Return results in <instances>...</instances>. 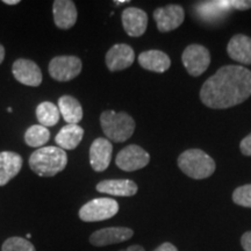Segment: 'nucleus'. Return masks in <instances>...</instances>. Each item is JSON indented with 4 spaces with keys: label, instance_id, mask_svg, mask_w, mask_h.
<instances>
[{
    "label": "nucleus",
    "instance_id": "1",
    "mask_svg": "<svg viewBox=\"0 0 251 251\" xmlns=\"http://www.w3.org/2000/svg\"><path fill=\"white\" fill-rule=\"evenodd\" d=\"M251 96V71L240 65H226L209 77L200 90V99L209 108L236 106Z\"/></svg>",
    "mask_w": 251,
    "mask_h": 251
},
{
    "label": "nucleus",
    "instance_id": "2",
    "mask_svg": "<svg viewBox=\"0 0 251 251\" xmlns=\"http://www.w3.org/2000/svg\"><path fill=\"white\" fill-rule=\"evenodd\" d=\"M68 156L58 147H42L29 157L30 169L41 177H54L65 169Z\"/></svg>",
    "mask_w": 251,
    "mask_h": 251
},
{
    "label": "nucleus",
    "instance_id": "3",
    "mask_svg": "<svg viewBox=\"0 0 251 251\" xmlns=\"http://www.w3.org/2000/svg\"><path fill=\"white\" fill-rule=\"evenodd\" d=\"M100 125L107 140L117 143L130 139L135 130L134 119L125 112H102L100 115Z\"/></svg>",
    "mask_w": 251,
    "mask_h": 251
},
{
    "label": "nucleus",
    "instance_id": "4",
    "mask_svg": "<svg viewBox=\"0 0 251 251\" xmlns=\"http://www.w3.org/2000/svg\"><path fill=\"white\" fill-rule=\"evenodd\" d=\"M178 166L185 175L193 179H205L215 171V162L200 149H190L178 157Z\"/></svg>",
    "mask_w": 251,
    "mask_h": 251
},
{
    "label": "nucleus",
    "instance_id": "5",
    "mask_svg": "<svg viewBox=\"0 0 251 251\" xmlns=\"http://www.w3.org/2000/svg\"><path fill=\"white\" fill-rule=\"evenodd\" d=\"M119 203L111 198H97L86 202L79 209V218L84 222L105 221L117 215Z\"/></svg>",
    "mask_w": 251,
    "mask_h": 251
},
{
    "label": "nucleus",
    "instance_id": "6",
    "mask_svg": "<svg viewBox=\"0 0 251 251\" xmlns=\"http://www.w3.org/2000/svg\"><path fill=\"white\" fill-rule=\"evenodd\" d=\"M181 61L191 76L199 77L208 69L211 54L208 49L201 45H190L184 50Z\"/></svg>",
    "mask_w": 251,
    "mask_h": 251
},
{
    "label": "nucleus",
    "instance_id": "7",
    "mask_svg": "<svg viewBox=\"0 0 251 251\" xmlns=\"http://www.w3.org/2000/svg\"><path fill=\"white\" fill-rule=\"evenodd\" d=\"M48 69L52 79L69 81L80 74L83 63L77 56H57L50 61Z\"/></svg>",
    "mask_w": 251,
    "mask_h": 251
},
{
    "label": "nucleus",
    "instance_id": "8",
    "mask_svg": "<svg viewBox=\"0 0 251 251\" xmlns=\"http://www.w3.org/2000/svg\"><path fill=\"white\" fill-rule=\"evenodd\" d=\"M150 162V155L143 148L136 144L126 147L118 153L115 164L121 170L133 172L143 169Z\"/></svg>",
    "mask_w": 251,
    "mask_h": 251
},
{
    "label": "nucleus",
    "instance_id": "9",
    "mask_svg": "<svg viewBox=\"0 0 251 251\" xmlns=\"http://www.w3.org/2000/svg\"><path fill=\"white\" fill-rule=\"evenodd\" d=\"M153 19L158 30L161 33H168L181 26L185 19V11L180 5H168L155 9Z\"/></svg>",
    "mask_w": 251,
    "mask_h": 251
},
{
    "label": "nucleus",
    "instance_id": "10",
    "mask_svg": "<svg viewBox=\"0 0 251 251\" xmlns=\"http://www.w3.org/2000/svg\"><path fill=\"white\" fill-rule=\"evenodd\" d=\"M12 72L15 79L26 86L37 87L42 83V71L39 65L30 59H17L13 63Z\"/></svg>",
    "mask_w": 251,
    "mask_h": 251
},
{
    "label": "nucleus",
    "instance_id": "11",
    "mask_svg": "<svg viewBox=\"0 0 251 251\" xmlns=\"http://www.w3.org/2000/svg\"><path fill=\"white\" fill-rule=\"evenodd\" d=\"M134 231L127 227H108L94 231L89 241L94 247H107L126 242L133 237Z\"/></svg>",
    "mask_w": 251,
    "mask_h": 251
},
{
    "label": "nucleus",
    "instance_id": "12",
    "mask_svg": "<svg viewBox=\"0 0 251 251\" xmlns=\"http://www.w3.org/2000/svg\"><path fill=\"white\" fill-rule=\"evenodd\" d=\"M113 146L107 139L98 137L90 147V164L96 172H102L109 166L112 159Z\"/></svg>",
    "mask_w": 251,
    "mask_h": 251
},
{
    "label": "nucleus",
    "instance_id": "13",
    "mask_svg": "<svg viewBox=\"0 0 251 251\" xmlns=\"http://www.w3.org/2000/svg\"><path fill=\"white\" fill-rule=\"evenodd\" d=\"M122 25L126 33L131 37H140L146 33L148 27V15L143 9L128 7L122 12Z\"/></svg>",
    "mask_w": 251,
    "mask_h": 251
},
{
    "label": "nucleus",
    "instance_id": "14",
    "mask_svg": "<svg viewBox=\"0 0 251 251\" xmlns=\"http://www.w3.org/2000/svg\"><path fill=\"white\" fill-rule=\"evenodd\" d=\"M135 61V52L125 43L113 46L106 54V65L109 71H121L129 68Z\"/></svg>",
    "mask_w": 251,
    "mask_h": 251
},
{
    "label": "nucleus",
    "instance_id": "15",
    "mask_svg": "<svg viewBox=\"0 0 251 251\" xmlns=\"http://www.w3.org/2000/svg\"><path fill=\"white\" fill-rule=\"evenodd\" d=\"M55 25L61 29H70L77 21V8L71 0H56L52 4Z\"/></svg>",
    "mask_w": 251,
    "mask_h": 251
},
{
    "label": "nucleus",
    "instance_id": "16",
    "mask_svg": "<svg viewBox=\"0 0 251 251\" xmlns=\"http://www.w3.org/2000/svg\"><path fill=\"white\" fill-rule=\"evenodd\" d=\"M23 157L17 152H0V186H5L18 176L23 168Z\"/></svg>",
    "mask_w": 251,
    "mask_h": 251
},
{
    "label": "nucleus",
    "instance_id": "17",
    "mask_svg": "<svg viewBox=\"0 0 251 251\" xmlns=\"http://www.w3.org/2000/svg\"><path fill=\"white\" fill-rule=\"evenodd\" d=\"M136 183L130 179H108L97 185V191L114 197H133L137 193Z\"/></svg>",
    "mask_w": 251,
    "mask_h": 251
},
{
    "label": "nucleus",
    "instance_id": "18",
    "mask_svg": "<svg viewBox=\"0 0 251 251\" xmlns=\"http://www.w3.org/2000/svg\"><path fill=\"white\" fill-rule=\"evenodd\" d=\"M229 57L242 64H251V37L237 34L229 41L227 46Z\"/></svg>",
    "mask_w": 251,
    "mask_h": 251
},
{
    "label": "nucleus",
    "instance_id": "19",
    "mask_svg": "<svg viewBox=\"0 0 251 251\" xmlns=\"http://www.w3.org/2000/svg\"><path fill=\"white\" fill-rule=\"evenodd\" d=\"M139 63L146 70L162 74L170 68L171 59L161 50H148L140 54Z\"/></svg>",
    "mask_w": 251,
    "mask_h": 251
},
{
    "label": "nucleus",
    "instance_id": "20",
    "mask_svg": "<svg viewBox=\"0 0 251 251\" xmlns=\"http://www.w3.org/2000/svg\"><path fill=\"white\" fill-rule=\"evenodd\" d=\"M84 136V129L78 125H67L56 135L55 142L63 150L76 149Z\"/></svg>",
    "mask_w": 251,
    "mask_h": 251
},
{
    "label": "nucleus",
    "instance_id": "21",
    "mask_svg": "<svg viewBox=\"0 0 251 251\" xmlns=\"http://www.w3.org/2000/svg\"><path fill=\"white\" fill-rule=\"evenodd\" d=\"M58 109L62 118L68 125H78L83 119V107L76 98L63 96L58 99Z\"/></svg>",
    "mask_w": 251,
    "mask_h": 251
},
{
    "label": "nucleus",
    "instance_id": "22",
    "mask_svg": "<svg viewBox=\"0 0 251 251\" xmlns=\"http://www.w3.org/2000/svg\"><path fill=\"white\" fill-rule=\"evenodd\" d=\"M36 118L43 127H52L57 125L61 118V113L57 106L50 101L41 102L36 107Z\"/></svg>",
    "mask_w": 251,
    "mask_h": 251
},
{
    "label": "nucleus",
    "instance_id": "23",
    "mask_svg": "<svg viewBox=\"0 0 251 251\" xmlns=\"http://www.w3.org/2000/svg\"><path fill=\"white\" fill-rule=\"evenodd\" d=\"M50 139V131L47 127L41 125L30 126L25 133V142L33 148H42Z\"/></svg>",
    "mask_w": 251,
    "mask_h": 251
},
{
    "label": "nucleus",
    "instance_id": "24",
    "mask_svg": "<svg viewBox=\"0 0 251 251\" xmlns=\"http://www.w3.org/2000/svg\"><path fill=\"white\" fill-rule=\"evenodd\" d=\"M1 251H36V249L27 238L13 236L7 238L2 243Z\"/></svg>",
    "mask_w": 251,
    "mask_h": 251
},
{
    "label": "nucleus",
    "instance_id": "25",
    "mask_svg": "<svg viewBox=\"0 0 251 251\" xmlns=\"http://www.w3.org/2000/svg\"><path fill=\"white\" fill-rule=\"evenodd\" d=\"M233 201L238 206L251 208V184L237 187L233 193Z\"/></svg>",
    "mask_w": 251,
    "mask_h": 251
},
{
    "label": "nucleus",
    "instance_id": "26",
    "mask_svg": "<svg viewBox=\"0 0 251 251\" xmlns=\"http://www.w3.org/2000/svg\"><path fill=\"white\" fill-rule=\"evenodd\" d=\"M218 2L224 8H236L240 11H246V9L251 8L250 0H225V1Z\"/></svg>",
    "mask_w": 251,
    "mask_h": 251
},
{
    "label": "nucleus",
    "instance_id": "27",
    "mask_svg": "<svg viewBox=\"0 0 251 251\" xmlns=\"http://www.w3.org/2000/svg\"><path fill=\"white\" fill-rule=\"evenodd\" d=\"M240 149H241V151H242L243 155L251 156V133L248 135V136L244 137L242 141H241Z\"/></svg>",
    "mask_w": 251,
    "mask_h": 251
},
{
    "label": "nucleus",
    "instance_id": "28",
    "mask_svg": "<svg viewBox=\"0 0 251 251\" xmlns=\"http://www.w3.org/2000/svg\"><path fill=\"white\" fill-rule=\"evenodd\" d=\"M241 244L244 251H251V231H247L241 237Z\"/></svg>",
    "mask_w": 251,
    "mask_h": 251
},
{
    "label": "nucleus",
    "instance_id": "29",
    "mask_svg": "<svg viewBox=\"0 0 251 251\" xmlns=\"http://www.w3.org/2000/svg\"><path fill=\"white\" fill-rule=\"evenodd\" d=\"M153 251H178V249L172 243L165 242V243L161 244L158 248H156Z\"/></svg>",
    "mask_w": 251,
    "mask_h": 251
},
{
    "label": "nucleus",
    "instance_id": "30",
    "mask_svg": "<svg viewBox=\"0 0 251 251\" xmlns=\"http://www.w3.org/2000/svg\"><path fill=\"white\" fill-rule=\"evenodd\" d=\"M120 251H146V249L142 246H137V244H135V246H130L128 247L127 249H122Z\"/></svg>",
    "mask_w": 251,
    "mask_h": 251
},
{
    "label": "nucleus",
    "instance_id": "31",
    "mask_svg": "<svg viewBox=\"0 0 251 251\" xmlns=\"http://www.w3.org/2000/svg\"><path fill=\"white\" fill-rule=\"evenodd\" d=\"M4 4L6 5H11V6H14V5H18L19 2H20V0H4Z\"/></svg>",
    "mask_w": 251,
    "mask_h": 251
},
{
    "label": "nucleus",
    "instance_id": "32",
    "mask_svg": "<svg viewBox=\"0 0 251 251\" xmlns=\"http://www.w3.org/2000/svg\"><path fill=\"white\" fill-rule=\"evenodd\" d=\"M5 58V48L0 45V64H1L2 61H4Z\"/></svg>",
    "mask_w": 251,
    "mask_h": 251
},
{
    "label": "nucleus",
    "instance_id": "33",
    "mask_svg": "<svg viewBox=\"0 0 251 251\" xmlns=\"http://www.w3.org/2000/svg\"><path fill=\"white\" fill-rule=\"evenodd\" d=\"M124 2H128V0H117V1H114V4L120 5V4H124Z\"/></svg>",
    "mask_w": 251,
    "mask_h": 251
}]
</instances>
